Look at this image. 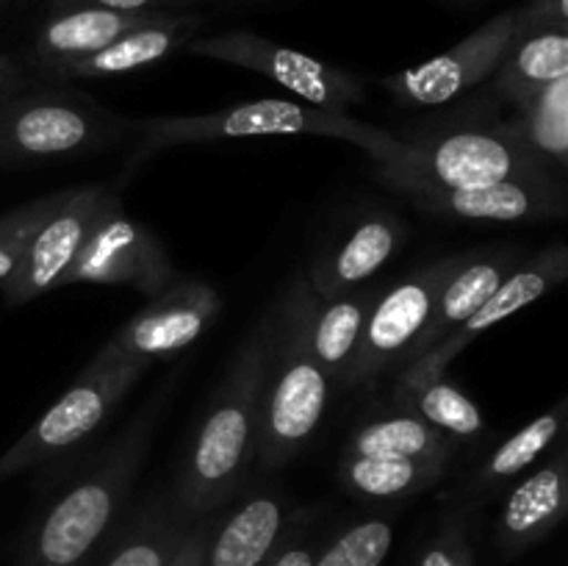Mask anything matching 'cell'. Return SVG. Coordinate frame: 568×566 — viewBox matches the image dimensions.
I'll return each instance as SVG.
<instances>
[{
	"instance_id": "d4e9b609",
	"label": "cell",
	"mask_w": 568,
	"mask_h": 566,
	"mask_svg": "<svg viewBox=\"0 0 568 566\" xmlns=\"http://www.w3.org/2000/svg\"><path fill=\"white\" fill-rule=\"evenodd\" d=\"M447 469L449 464H442V461L342 453L338 481L361 503L392 505L442 483Z\"/></svg>"
},
{
	"instance_id": "603a6c76",
	"label": "cell",
	"mask_w": 568,
	"mask_h": 566,
	"mask_svg": "<svg viewBox=\"0 0 568 566\" xmlns=\"http://www.w3.org/2000/svg\"><path fill=\"white\" fill-rule=\"evenodd\" d=\"M568 75V31H519L488 78L491 98L519 109L547 83Z\"/></svg>"
},
{
	"instance_id": "4dcf8cb0",
	"label": "cell",
	"mask_w": 568,
	"mask_h": 566,
	"mask_svg": "<svg viewBox=\"0 0 568 566\" xmlns=\"http://www.w3.org/2000/svg\"><path fill=\"white\" fill-rule=\"evenodd\" d=\"M61 198H64V189L44 194V198L28 200V203L0 214V283L9 281L11 272L20 266L28 242L37 233L39 222L55 209V203Z\"/></svg>"
},
{
	"instance_id": "52a82bcc",
	"label": "cell",
	"mask_w": 568,
	"mask_h": 566,
	"mask_svg": "<svg viewBox=\"0 0 568 566\" xmlns=\"http://www.w3.org/2000/svg\"><path fill=\"white\" fill-rule=\"evenodd\" d=\"M144 358H92L64 394L0 455V486L81 447L148 372Z\"/></svg>"
},
{
	"instance_id": "7c38bea8",
	"label": "cell",
	"mask_w": 568,
	"mask_h": 566,
	"mask_svg": "<svg viewBox=\"0 0 568 566\" xmlns=\"http://www.w3.org/2000/svg\"><path fill=\"white\" fill-rule=\"evenodd\" d=\"M519 33V11L508 9L483 22L444 53L383 78V89L403 105H447L491 78Z\"/></svg>"
},
{
	"instance_id": "e575fe53",
	"label": "cell",
	"mask_w": 568,
	"mask_h": 566,
	"mask_svg": "<svg viewBox=\"0 0 568 566\" xmlns=\"http://www.w3.org/2000/svg\"><path fill=\"white\" fill-rule=\"evenodd\" d=\"M197 0H48V9H75V6H92V9L111 11H186Z\"/></svg>"
},
{
	"instance_id": "d6986e66",
	"label": "cell",
	"mask_w": 568,
	"mask_h": 566,
	"mask_svg": "<svg viewBox=\"0 0 568 566\" xmlns=\"http://www.w3.org/2000/svg\"><path fill=\"white\" fill-rule=\"evenodd\" d=\"M166 11H111L75 6V9H48L44 20L33 31L22 67L28 75L44 67L64 64L105 48L114 39L125 37L133 28L159 20Z\"/></svg>"
},
{
	"instance_id": "8fae6325",
	"label": "cell",
	"mask_w": 568,
	"mask_h": 566,
	"mask_svg": "<svg viewBox=\"0 0 568 566\" xmlns=\"http://www.w3.org/2000/svg\"><path fill=\"white\" fill-rule=\"evenodd\" d=\"M222 294L214 283L203 277L178 275L170 286L161 289L148 305L131 316L103 347L94 353L100 361L172 358L181 350L192 347L211 322L220 316Z\"/></svg>"
},
{
	"instance_id": "44dd1931",
	"label": "cell",
	"mask_w": 568,
	"mask_h": 566,
	"mask_svg": "<svg viewBox=\"0 0 568 566\" xmlns=\"http://www.w3.org/2000/svg\"><path fill=\"white\" fill-rule=\"evenodd\" d=\"M566 453L558 449L544 466L532 469L505 497L494 538L505 558L521 555L547 538L564 522L568 508Z\"/></svg>"
},
{
	"instance_id": "8992f818",
	"label": "cell",
	"mask_w": 568,
	"mask_h": 566,
	"mask_svg": "<svg viewBox=\"0 0 568 566\" xmlns=\"http://www.w3.org/2000/svg\"><path fill=\"white\" fill-rule=\"evenodd\" d=\"M131 133V120L89 92L44 83L0 105V170L105 153Z\"/></svg>"
},
{
	"instance_id": "7402d4cb",
	"label": "cell",
	"mask_w": 568,
	"mask_h": 566,
	"mask_svg": "<svg viewBox=\"0 0 568 566\" xmlns=\"http://www.w3.org/2000/svg\"><path fill=\"white\" fill-rule=\"evenodd\" d=\"M383 289H386V283L369 281L333 300L316 297L308 327L311 353L320 361L325 375L331 377L336 392L342 388L344 377H347L355 350H358L361 333H364L366 320H369Z\"/></svg>"
},
{
	"instance_id": "ac0fdd59",
	"label": "cell",
	"mask_w": 568,
	"mask_h": 566,
	"mask_svg": "<svg viewBox=\"0 0 568 566\" xmlns=\"http://www.w3.org/2000/svg\"><path fill=\"white\" fill-rule=\"evenodd\" d=\"M292 514V503L277 488H244L211 530L203 566H264Z\"/></svg>"
},
{
	"instance_id": "d6a6232c",
	"label": "cell",
	"mask_w": 568,
	"mask_h": 566,
	"mask_svg": "<svg viewBox=\"0 0 568 566\" xmlns=\"http://www.w3.org/2000/svg\"><path fill=\"white\" fill-rule=\"evenodd\" d=\"M419 566H475L464 522H447L422 549Z\"/></svg>"
},
{
	"instance_id": "f546056e",
	"label": "cell",
	"mask_w": 568,
	"mask_h": 566,
	"mask_svg": "<svg viewBox=\"0 0 568 566\" xmlns=\"http://www.w3.org/2000/svg\"><path fill=\"white\" fill-rule=\"evenodd\" d=\"M394 544V525L386 516H366L344 527L331 544H322L314 566H383Z\"/></svg>"
},
{
	"instance_id": "4fadbf2b",
	"label": "cell",
	"mask_w": 568,
	"mask_h": 566,
	"mask_svg": "<svg viewBox=\"0 0 568 566\" xmlns=\"http://www.w3.org/2000/svg\"><path fill=\"white\" fill-rule=\"evenodd\" d=\"M114 192L116 189H111L109 183L64 189V198L39 222L20 266L11 272L9 281L0 283L6 305H26L59 289L61 277L78 259Z\"/></svg>"
},
{
	"instance_id": "484cf974",
	"label": "cell",
	"mask_w": 568,
	"mask_h": 566,
	"mask_svg": "<svg viewBox=\"0 0 568 566\" xmlns=\"http://www.w3.org/2000/svg\"><path fill=\"white\" fill-rule=\"evenodd\" d=\"M192 519L172 499L150 497L122 522L100 566H170Z\"/></svg>"
},
{
	"instance_id": "e0dca14e",
	"label": "cell",
	"mask_w": 568,
	"mask_h": 566,
	"mask_svg": "<svg viewBox=\"0 0 568 566\" xmlns=\"http://www.w3.org/2000/svg\"><path fill=\"white\" fill-rule=\"evenodd\" d=\"M203 26V14L166 11L164 17H159V20L148 22L142 28H133V31L114 39L105 48L81 55V59L64 61V64L44 67V70L33 72V78H39L42 83H75L94 81V78L128 75V72L153 67L159 61H164L166 55L183 50L186 42H192L197 37V31Z\"/></svg>"
},
{
	"instance_id": "1f68e13d",
	"label": "cell",
	"mask_w": 568,
	"mask_h": 566,
	"mask_svg": "<svg viewBox=\"0 0 568 566\" xmlns=\"http://www.w3.org/2000/svg\"><path fill=\"white\" fill-rule=\"evenodd\" d=\"M316 508H294L286 533L264 566H314L322 544L314 536Z\"/></svg>"
},
{
	"instance_id": "6da1fadb",
	"label": "cell",
	"mask_w": 568,
	"mask_h": 566,
	"mask_svg": "<svg viewBox=\"0 0 568 566\" xmlns=\"http://www.w3.org/2000/svg\"><path fill=\"white\" fill-rule=\"evenodd\" d=\"M281 300H272L236 347L183 455L172 503L186 519L225 511L247 488L258 449L261 405L275 353Z\"/></svg>"
},
{
	"instance_id": "cb8c5ba5",
	"label": "cell",
	"mask_w": 568,
	"mask_h": 566,
	"mask_svg": "<svg viewBox=\"0 0 568 566\" xmlns=\"http://www.w3.org/2000/svg\"><path fill=\"white\" fill-rule=\"evenodd\" d=\"M392 394L397 408L414 411L449 442L477 444L486 438L488 427L483 411L464 388L455 386L442 372L403 370Z\"/></svg>"
},
{
	"instance_id": "277c9868",
	"label": "cell",
	"mask_w": 568,
	"mask_h": 566,
	"mask_svg": "<svg viewBox=\"0 0 568 566\" xmlns=\"http://www.w3.org/2000/svg\"><path fill=\"white\" fill-rule=\"evenodd\" d=\"M275 353L261 405L258 449L255 466L264 472L281 469L297 458L314 438L316 427L327 414L333 400V383L311 353L308 327L316 294L305 272L294 275L281 294Z\"/></svg>"
},
{
	"instance_id": "d590c367",
	"label": "cell",
	"mask_w": 568,
	"mask_h": 566,
	"mask_svg": "<svg viewBox=\"0 0 568 566\" xmlns=\"http://www.w3.org/2000/svg\"><path fill=\"white\" fill-rule=\"evenodd\" d=\"M220 514L222 511H216V514H209V516H200V519H192V525H189L186 536H183L181 547H178L175 558H172L170 566H203L205 544H209L211 530H214L216 522H220Z\"/></svg>"
},
{
	"instance_id": "3957f363",
	"label": "cell",
	"mask_w": 568,
	"mask_h": 566,
	"mask_svg": "<svg viewBox=\"0 0 568 566\" xmlns=\"http://www.w3.org/2000/svg\"><path fill=\"white\" fill-rule=\"evenodd\" d=\"M394 137L399 139V153L386 164L372 161L377 181L394 192L405 186L466 189L505 178L560 175L521 139L510 120L453 114L405 125Z\"/></svg>"
},
{
	"instance_id": "2e32d148",
	"label": "cell",
	"mask_w": 568,
	"mask_h": 566,
	"mask_svg": "<svg viewBox=\"0 0 568 566\" xmlns=\"http://www.w3.org/2000/svg\"><path fill=\"white\" fill-rule=\"evenodd\" d=\"M405 239L408 225L403 216L394 211H366L314 255L305 277L316 297L333 300L369 283L397 255Z\"/></svg>"
},
{
	"instance_id": "836d02e7",
	"label": "cell",
	"mask_w": 568,
	"mask_h": 566,
	"mask_svg": "<svg viewBox=\"0 0 568 566\" xmlns=\"http://www.w3.org/2000/svg\"><path fill=\"white\" fill-rule=\"evenodd\" d=\"M519 11V31H568V0H525L516 6Z\"/></svg>"
},
{
	"instance_id": "9a60e30c",
	"label": "cell",
	"mask_w": 568,
	"mask_h": 566,
	"mask_svg": "<svg viewBox=\"0 0 568 566\" xmlns=\"http://www.w3.org/2000/svg\"><path fill=\"white\" fill-rule=\"evenodd\" d=\"M568 275V247L564 242L549 244L541 253L530 255L527 261H521L508 277L497 286V292L469 316L460 327H455L447 338L436 344L430 353L419 355V358L408 361L405 370L408 372H442L447 375L449 364L469 347L475 338H480L483 333L491 331L499 322L510 320L514 314H519L521 309L532 305L536 300H541L544 294H549L552 289H558Z\"/></svg>"
},
{
	"instance_id": "4316f807",
	"label": "cell",
	"mask_w": 568,
	"mask_h": 566,
	"mask_svg": "<svg viewBox=\"0 0 568 566\" xmlns=\"http://www.w3.org/2000/svg\"><path fill=\"white\" fill-rule=\"evenodd\" d=\"M344 453L392 455V458H425L453 464L458 444L427 425L414 411L394 408L388 414L361 422L344 444Z\"/></svg>"
},
{
	"instance_id": "5bb4252c",
	"label": "cell",
	"mask_w": 568,
	"mask_h": 566,
	"mask_svg": "<svg viewBox=\"0 0 568 566\" xmlns=\"http://www.w3.org/2000/svg\"><path fill=\"white\" fill-rule=\"evenodd\" d=\"M399 194H405L425 214L449 222L541 225L566 214L564 175L505 178L466 189L405 186Z\"/></svg>"
},
{
	"instance_id": "83f0119b",
	"label": "cell",
	"mask_w": 568,
	"mask_h": 566,
	"mask_svg": "<svg viewBox=\"0 0 568 566\" xmlns=\"http://www.w3.org/2000/svg\"><path fill=\"white\" fill-rule=\"evenodd\" d=\"M566 414L568 400L560 397L552 408L541 411L536 420H530L525 427H519L514 436L505 438V442L488 455L486 464L477 469V475L471 477V488H475V492H497V488L508 486L510 481L525 475L549 447L558 444Z\"/></svg>"
},
{
	"instance_id": "7a4b0ae2",
	"label": "cell",
	"mask_w": 568,
	"mask_h": 566,
	"mask_svg": "<svg viewBox=\"0 0 568 566\" xmlns=\"http://www.w3.org/2000/svg\"><path fill=\"white\" fill-rule=\"evenodd\" d=\"M164 392L155 394L81 475L44 505L22 544L20 566H89L125 511L153 444Z\"/></svg>"
},
{
	"instance_id": "8d00e7d4",
	"label": "cell",
	"mask_w": 568,
	"mask_h": 566,
	"mask_svg": "<svg viewBox=\"0 0 568 566\" xmlns=\"http://www.w3.org/2000/svg\"><path fill=\"white\" fill-rule=\"evenodd\" d=\"M28 87H31V75L22 67V61H17L9 53H0V105Z\"/></svg>"
},
{
	"instance_id": "ba28073f",
	"label": "cell",
	"mask_w": 568,
	"mask_h": 566,
	"mask_svg": "<svg viewBox=\"0 0 568 566\" xmlns=\"http://www.w3.org/2000/svg\"><path fill=\"white\" fill-rule=\"evenodd\" d=\"M183 50L189 55H200V59L225 61V64L258 72L277 87L297 94L300 103L314 105V109L347 114L353 105H364L366 100V83L361 75L253 31L194 37Z\"/></svg>"
},
{
	"instance_id": "9c48e42d",
	"label": "cell",
	"mask_w": 568,
	"mask_h": 566,
	"mask_svg": "<svg viewBox=\"0 0 568 566\" xmlns=\"http://www.w3.org/2000/svg\"><path fill=\"white\" fill-rule=\"evenodd\" d=\"M458 261L460 255H444V259L408 272L397 283H386L369 320H366L355 358L338 392L369 386L394 361L408 358L410 347L430 322L438 289Z\"/></svg>"
},
{
	"instance_id": "ffe728a7",
	"label": "cell",
	"mask_w": 568,
	"mask_h": 566,
	"mask_svg": "<svg viewBox=\"0 0 568 566\" xmlns=\"http://www.w3.org/2000/svg\"><path fill=\"white\" fill-rule=\"evenodd\" d=\"M521 253L516 247H497V250H471V253H460V261L455 270L449 272L447 281L438 289L436 305L427 327L416 344L410 347L405 364L419 355L430 353L442 338H447L455 327L464 325L494 292L499 283L521 264Z\"/></svg>"
},
{
	"instance_id": "f1b7e54d",
	"label": "cell",
	"mask_w": 568,
	"mask_h": 566,
	"mask_svg": "<svg viewBox=\"0 0 568 566\" xmlns=\"http://www.w3.org/2000/svg\"><path fill=\"white\" fill-rule=\"evenodd\" d=\"M510 125L555 172L564 175L568 164V75L538 89L516 109Z\"/></svg>"
},
{
	"instance_id": "30bf717a",
	"label": "cell",
	"mask_w": 568,
	"mask_h": 566,
	"mask_svg": "<svg viewBox=\"0 0 568 566\" xmlns=\"http://www.w3.org/2000/svg\"><path fill=\"white\" fill-rule=\"evenodd\" d=\"M175 277L178 270L164 244L148 225L128 214L120 192H114L78 259L61 277L59 289L75 283H103V286H131L144 297H155Z\"/></svg>"
},
{
	"instance_id": "5b68a950",
	"label": "cell",
	"mask_w": 568,
	"mask_h": 566,
	"mask_svg": "<svg viewBox=\"0 0 568 566\" xmlns=\"http://www.w3.org/2000/svg\"><path fill=\"white\" fill-rule=\"evenodd\" d=\"M133 148L131 166L164 150L186 148V144L222 142V139L247 137H327L342 139L366 150L372 161H392L399 153V139L394 131L369 125L338 111L314 109L300 100L264 98L250 103L227 105L205 114L150 117L131 122Z\"/></svg>"
},
{
	"instance_id": "74e56055",
	"label": "cell",
	"mask_w": 568,
	"mask_h": 566,
	"mask_svg": "<svg viewBox=\"0 0 568 566\" xmlns=\"http://www.w3.org/2000/svg\"><path fill=\"white\" fill-rule=\"evenodd\" d=\"M0 6H3V0H0Z\"/></svg>"
}]
</instances>
